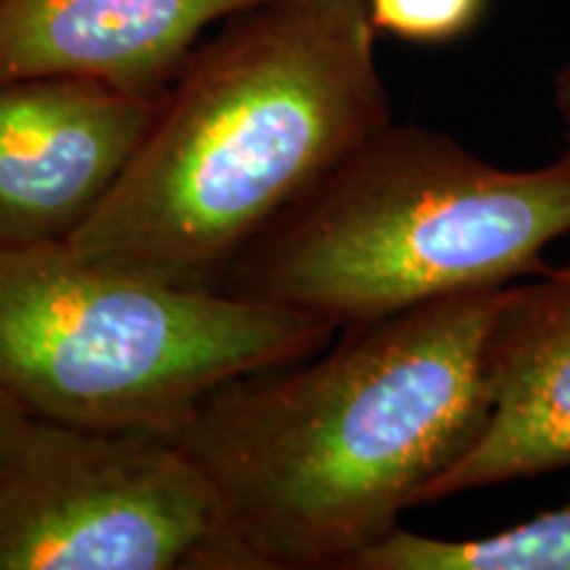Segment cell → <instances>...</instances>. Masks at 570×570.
Segmentation results:
<instances>
[{"label": "cell", "instance_id": "52a82bcc", "mask_svg": "<svg viewBox=\"0 0 570 570\" xmlns=\"http://www.w3.org/2000/svg\"><path fill=\"white\" fill-rule=\"evenodd\" d=\"M533 277L499 302L487 428L420 502L570 468V262Z\"/></svg>", "mask_w": 570, "mask_h": 570}, {"label": "cell", "instance_id": "8992f818", "mask_svg": "<svg viewBox=\"0 0 570 570\" xmlns=\"http://www.w3.org/2000/svg\"><path fill=\"white\" fill-rule=\"evenodd\" d=\"M159 98L69 77L0 82V240H67L130 167Z\"/></svg>", "mask_w": 570, "mask_h": 570}, {"label": "cell", "instance_id": "277c9868", "mask_svg": "<svg viewBox=\"0 0 570 570\" xmlns=\"http://www.w3.org/2000/svg\"><path fill=\"white\" fill-rule=\"evenodd\" d=\"M331 320L0 240V389L38 420L175 439L240 375L317 354Z\"/></svg>", "mask_w": 570, "mask_h": 570}, {"label": "cell", "instance_id": "7c38bea8", "mask_svg": "<svg viewBox=\"0 0 570 570\" xmlns=\"http://www.w3.org/2000/svg\"><path fill=\"white\" fill-rule=\"evenodd\" d=\"M554 109H558L566 140L570 142V63L566 69H560L558 80H554Z\"/></svg>", "mask_w": 570, "mask_h": 570}, {"label": "cell", "instance_id": "30bf717a", "mask_svg": "<svg viewBox=\"0 0 570 570\" xmlns=\"http://www.w3.org/2000/svg\"><path fill=\"white\" fill-rule=\"evenodd\" d=\"M489 0H367L377 32L410 42H449L479 24Z\"/></svg>", "mask_w": 570, "mask_h": 570}, {"label": "cell", "instance_id": "8fae6325", "mask_svg": "<svg viewBox=\"0 0 570 570\" xmlns=\"http://www.w3.org/2000/svg\"><path fill=\"white\" fill-rule=\"evenodd\" d=\"M32 423L35 417L21 407V402L0 389V473L17 458L21 444L30 436Z\"/></svg>", "mask_w": 570, "mask_h": 570}, {"label": "cell", "instance_id": "6da1fadb", "mask_svg": "<svg viewBox=\"0 0 570 570\" xmlns=\"http://www.w3.org/2000/svg\"><path fill=\"white\" fill-rule=\"evenodd\" d=\"M502 288L341 327L206 394L175 433L256 570H348L479 441Z\"/></svg>", "mask_w": 570, "mask_h": 570}, {"label": "cell", "instance_id": "9c48e42d", "mask_svg": "<svg viewBox=\"0 0 570 570\" xmlns=\"http://www.w3.org/2000/svg\"><path fill=\"white\" fill-rule=\"evenodd\" d=\"M348 570H570V499L489 537L436 539L396 525Z\"/></svg>", "mask_w": 570, "mask_h": 570}, {"label": "cell", "instance_id": "7a4b0ae2", "mask_svg": "<svg viewBox=\"0 0 570 570\" xmlns=\"http://www.w3.org/2000/svg\"><path fill=\"white\" fill-rule=\"evenodd\" d=\"M367 0H265L190 53L71 252L217 288L391 119Z\"/></svg>", "mask_w": 570, "mask_h": 570}, {"label": "cell", "instance_id": "5b68a950", "mask_svg": "<svg viewBox=\"0 0 570 570\" xmlns=\"http://www.w3.org/2000/svg\"><path fill=\"white\" fill-rule=\"evenodd\" d=\"M0 570H256L173 439L38 420L0 473Z\"/></svg>", "mask_w": 570, "mask_h": 570}, {"label": "cell", "instance_id": "ba28073f", "mask_svg": "<svg viewBox=\"0 0 570 570\" xmlns=\"http://www.w3.org/2000/svg\"><path fill=\"white\" fill-rule=\"evenodd\" d=\"M265 0H0V82L69 77L159 98L212 27Z\"/></svg>", "mask_w": 570, "mask_h": 570}, {"label": "cell", "instance_id": "3957f363", "mask_svg": "<svg viewBox=\"0 0 570 570\" xmlns=\"http://www.w3.org/2000/svg\"><path fill=\"white\" fill-rule=\"evenodd\" d=\"M570 233V148L504 169L389 122L246 248L217 288L346 327L539 275Z\"/></svg>", "mask_w": 570, "mask_h": 570}]
</instances>
